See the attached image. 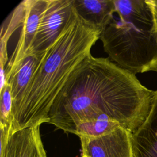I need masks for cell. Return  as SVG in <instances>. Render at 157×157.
I'll return each mask as SVG.
<instances>
[{
    "instance_id": "obj_7",
    "label": "cell",
    "mask_w": 157,
    "mask_h": 157,
    "mask_svg": "<svg viewBox=\"0 0 157 157\" xmlns=\"http://www.w3.org/2000/svg\"><path fill=\"white\" fill-rule=\"evenodd\" d=\"M40 127L37 124L12 133L7 143L1 145L0 157H47Z\"/></svg>"
},
{
    "instance_id": "obj_5",
    "label": "cell",
    "mask_w": 157,
    "mask_h": 157,
    "mask_svg": "<svg viewBox=\"0 0 157 157\" xmlns=\"http://www.w3.org/2000/svg\"><path fill=\"white\" fill-rule=\"evenodd\" d=\"M25 15L20 37L5 68L6 77L26 56L30 50L48 0H24Z\"/></svg>"
},
{
    "instance_id": "obj_14",
    "label": "cell",
    "mask_w": 157,
    "mask_h": 157,
    "mask_svg": "<svg viewBox=\"0 0 157 157\" xmlns=\"http://www.w3.org/2000/svg\"><path fill=\"white\" fill-rule=\"evenodd\" d=\"M151 3L153 5L155 18L157 21V0H151Z\"/></svg>"
},
{
    "instance_id": "obj_12",
    "label": "cell",
    "mask_w": 157,
    "mask_h": 157,
    "mask_svg": "<svg viewBox=\"0 0 157 157\" xmlns=\"http://www.w3.org/2000/svg\"><path fill=\"white\" fill-rule=\"evenodd\" d=\"M120 126L117 120L108 116H102L80 124L74 134L79 137H97L107 134Z\"/></svg>"
},
{
    "instance_id": "obj_13",
    "label": "cell",
    "mask_w": 157,
    "mask_h": 157,
    "mask_svg": "<svg viewBox=\"0 0 157 157\" xmlns=\"http://www.w3.org/2000/svg\"><path fill=\"white\" fill-rule=\"evenodd\" d=\"M0 90V126L9 128L10 132L13 109L12 88L10 85L6 82Z\"/></svg>"
},
{
    "instance_id": "obj_6",
    "label": "cell",
    "mask_w": 157,
    "mask_h": 157,
    "mask_svg": "<svg viewBox=\"0 0 157 157\" xmlns=\"http://www.w3.org/2000/svg\"><path fill=\"white\" fill-rule=\"evenodd\" d=\"M132 133L120 126L97 137H80L83 157H132Z\"/></svg>"
},
{
    "instance_id": "obj_3",
    "label": "cell",
    "mask_w": 157,
    "mask_h": 157,
    "mask_svg": "<svg viewBox=\"0 0 157 157\" xmlns=\"http://www.w3.org/2000/svg\"><path fill=\"white\" fill-rule=\"evenodd\" d=\"M118 18L100 34L104 51L120 67L136 74L157 72V21L151 0H114Z\"/></svg>"
},
{
    "instance_id": "obj_11",
    "label": "cell",
    "mask_w": 157,
    "mask_h": 157,
    "mask_svg": "<svg viewBox=\"0 0 157 157\" xmlns=\"http://www.w3.org/2000/svg\"><path fill=\"white\" fill-rule=\"evenodd\" d=\"M25 10L24 1H21L9 15L1 28V57L0 64L6 66L9 61L7 42L10 36L20 26H21Z\"/></svg>"
},
{
    "instance_id": "obj_10",
    "label": "cell",
    "mask_w": 157,
    "mask_h": 157,
    "mask_svg": "<svg viewBox=\"0 0 157 157\" xmlns=\"http://www.w3.org/2000/svg\"><path fill=\"white\" fill-rule=\"evenodd\" d=\"M44 54H31L28 55L6 77V82L9 83L12 88L13 99L12 110L22 99L33 77L34 73L38 67Z\"/></svg>"
},
{
    "instance_id": "obj_2",
    "label": "cell",
    "mask_w": 157,
    "mask_h": 157,
    "mask_svg": "<svg viewBox=\"0 0 157 157\" xmlns=\"http://www.w3.org/2000/svg\"><path fill=\"white\" fill-rule=\"evenodd\" d=\"M101 31L82 20L74 10L67 25L44 54L22 99L12 110L10 134L48 123L50 107L76 67L91 54Z\"/></svg>"
},
{
    "instance_id": "obj_8",
    "label": "cell",
    "mask_w": 157,
    "mask_h": 157,
    "mask_svg": "<svg viewBox=\"0 0 157 157\" xmlns=\"http://www.w3.org/2000/svg\"><path fill=\"white\" fill-rule=\"evenodd\" d=\"M132 157H157V90L148 117L131 134Z\"/></svg>"
},
{
    "instance_id": "obj_4",
    "label": "cell",
    "mask_w": 157,
    "mask_h": 157,
    "mask_svg": "<svg viewBox=\"0 0 157 157\" xmlns=\"http://www.w3.org/2000/svg\"><path fill=\"white\" fill-rule=\"evenodd\" d=\"M74 10L72 0H48L29 55L44 54L59 37Z\"/></svg>"
},
{
    "instance_id": "obj_9",
    "label": "cell",
    "mask_w": 157,
    "mask_h": 157,
    "mask_svg": "<svg viewBox=\"0 0 157 157\" xmlns=\"http://www.w3.org/2000/svg\"><path fill=\"white\" fill-rule=\"evenodd\" d=\"M77 14L85 21L102 30L114 17V0H72Z\"/></svg>"
},
{
    "instance_id": "obj_15",
    "label": "cell",
    "mask_w": 157,
    "mask_h": 157,
    "mask_svg": "<svg viewBox=\"0 0 157 157\" xmlns=\"http://www.w3.org/2000/svg\"><path fill=\"white\" fill-rule=\"evenodd\" d=\"M82 157H83V156H82Z\"/></svg>"
},
{
    "instance_id": "obj_1",
    "label": "cell",
    "mask_w": 157,
    "mask_h": 157,
    "mask_svg": "<svg viewBox=\"0 0 157 157\" xmlns=\"http://www.w3.org/2000/svg\"><path fill=\"white\" fill-rule=\"evenodd\" d=\"M155 94L136 74L108 58L90 54L56 97L48 113V123L74 134L80 124L108 116L133 133L148 117Z\"/></svg>"
}]
</instances>
